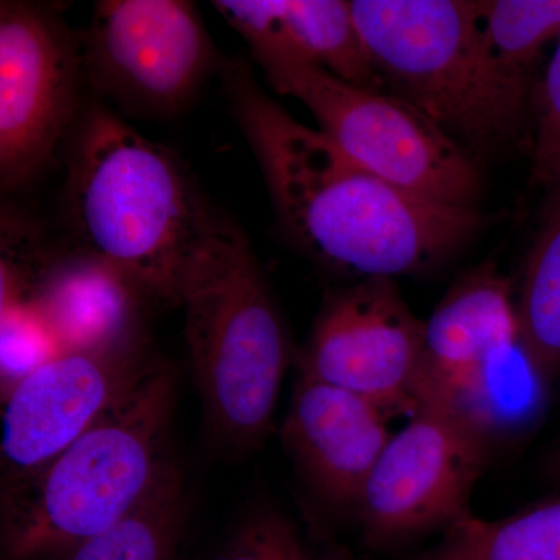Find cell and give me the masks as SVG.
<instances>
[{"label": "cell", "mask_w": 560, "mask_h": 560, "mask_svg": "<svg viewBox=\"0 0 560 560\" xmlns=\"http://www.w3.org/2000/svg\"><path fill=\"white\" fill-rule=\"evenodd\" d=\"M178 307L213 447L230 458L256 451L275 423L289 334L248 238L212 210L187 254Z\"/></svg>", "instance_id": "7a4b0ae2"}, {"label": "cell", "mask_w": 560, "mask_h": 560, "mask_svg": "<svg viewBox=\"0 0 560 560\" xmlns=\"http://www.w3.org/2000/svg\"><path fill=\"white\" fill-rule=\"evenodd\" d=\"M408 560H560V495L495 521L470 512Z\"/></svg>", "instance_id": "d6986e66"}, {"label": "cell", "mask_w": 560, "mask_h": 560, "mask_svg": "<svg viewBox=\"0 0 560 560\" xmlns=\"http://www.w3.org/2000/svg\"><path fill=\"white\" fill-rule=\"evenodd\" d=\"M178 374L158 359L31 480L3 490V560L60 558L142 503L176 463Z\"/></svg>", "instance_id": "3957f363"}, {"label": "cell", "mask_w": 560, "mask_h": 560, "mask_svg": "<svg viewBox=\"0 0 560 560\" xmlns=\"http://www.w3.org/2000/svg\"><path fill=\"white\" fill-rule=\"evenodd\" d=\"M350 7L386 94L420 110L467 150L492 153L521 138L486 69L481 2L352 0Z\"/></svg>", "instance_id": "5b68a950"}, {"label": "cell", "mask_w": 560, "mask_h": 560, "mask_svg": "<svg viewBox=\"0 0 560 560\" xmlns=\"http://www.w3.org/2000/svg\"><path fill=\"white\" fill-rule=\"evenodd\" d=\"M92 88L121 110L165 119L194 105L219 54L184 0H103L83 39Z\"/></svg>", "instance_id": "ba28073f"}, {"label": "cell", "mask_w": 560, "mask_h": 560, "mask_svg": "<svg viewBox=\"0 0 560 560\" xmlns=\"http://www.w3.org/2000/svg\"><path fill=\"white\" fill-rule=\"evenodd\" d=\"M518 341L545 386L560 377V180L551 187L515 301Z\"/></svg>", "instance_id": "e0dca14e"}, {"label": "cell", "mask_w": 560, "mask_h": 560, "mask_svg": "<svg viewBox=\"0 0 560 560\" xmlns=\"http://www.w3.org/2000/svg\"><path fill=\"white\" fill-rule=\"evenodd\" d=\"M529 114L530 183L551 189L560 180V35L544 79L534 88Z\"/></svg>", "instance_id": "7402d4cb"}, {"label": "cell", "mask_w": 560, "mask_h": 560, "mask_svg": "<svg viewBox=\"0 0 560 560\" xmlns=\"http://www.w3.org/2000/svg\"><path fill=\"white\" fill-rule=\"evenodd\" d=\"M544 475L548 482L560 486V440L552 445L545 458Z\"/></svg>", "instance_id": "603a6c76"}, {"label": "cell", "mask_w": 560, "mask_h": 560, "mask_svg": "<svg viewBox=\"0 0 560 560\" xmlns=\"http://www.w3.org/2000/svg\"><path fill=\"white\" fill-rule=\"evenodd\" d=\"M480 31L490 83L504 116L522 135L537 66L560 35V0L481 2Z\"/></svg>", "instance_id": "2e32d148"}, {"label": "cell", "mask_w": 560, "mask_h": 560, "mask_svg": "<svg viewBox=\"0 0 560 560\" xmlns=\"http://www.w3.org/2000/svg\"><path fill=\"white\" fill-rule=\"evenodd\" d=\"M68 194L81 246L116 265L147 301L178 307L209 209L171 151L94 103L81 117Z\"/></svg>", "instance_id": "277c9868"}, {"label": "cell", "mask_w": 560, "mask_h": 560, "mask_svg": "<svg viewBox=\"0 0 560 560\" xmlns=\"http://www.w3.org/2000/svg\"><path fill=\"white\" fill-rule=\"evenodd\" d=\"M0 298V385L3 397L65 350L31 298L11 291H2Z\"/></svg>", "instance_id": "44dd1931"}, {"label": "cell", "mask_w": 560, "mask_h": 560, "mask_svg": "<svg viewBox=\"0 0 560 560\" xmlns=\"http://www.w3.org/2000/svg\"><path fill=\"white\" fill-rule=\"evenodd\" d=\"M150 346L65 352L18 383L3 401V485L31 480L91 429L153 366Z\"/></svg>", "instance_id": "8fae6325"}, {"label": "cell", "mask_w": 560, "mask_h": 560, "mask_svg": "<svg viewBox=\"0 0 560 560\" xmlns=\"http://www.w3.org/2000/svg\"><path fill=\"white\" fill-rule=\"evenodd\" d=\"M276 92L296 98L319 131L368 172L422 200L477 209L481 171L466 147L420 110L363 90L279 47H250Z\"/></svg>", "instance_id": "8992f818"}, {"label": "cell", "mask_w": 560, "mask_h": 560, "mask_svg": "<svg viewBox=\"0 0 560 560\" xmlns=\"http://www.w3.org/2000/svg\"><path fill=\"white\" fill-rule=\"evenodd\" d=\"M490 453V442L458 412L419 407L390 436L364 486L357 518L366 547L394 550L469 515Z\"/></svg>", "instance_id": "52a82bcc"}, {"label": "cell", "mask_w": 560, "mask_h": 560, "mask_svg": "<svg viewBox=\"0 0 560 560\" xmlns=\"http://www.w3.org/2000/svg\"><path fill=\"white\" fill-rule=\"evenodd\" d=\"M388 419L364 397L300 375L280 434L312 492L331 510L357 515L393 436Z\"/></svg>", "instance_id": "7c38bea8"}, {"label": "cell", "mask_w": 560, "mask_h": 560, "mask_svg": "<svg viewBox=\"0 0 560 560\" xmlns=\"http://www.w3.org/2000/svg\"><path fill=\"white\" fill-rule=\"evenodd\" d=\"M425 320L394 279L366 278L320 307L300 359L301 375L350 390L388 418L419 408Z\"/></svg>", "instance_id": "30bf717a"}, {"label": "cell", "mask_w": 560, "mask_h": 560, "mask_svg": "<svg viewBox=\"0 0 560 560\" xmlns=\"http://www.w3.org/2000/svg\"><path fill=\"white\" fill-rule=\"evenodd\" d=\"M215 560H355L352 552L305 517L270 503L250 506L235 523Z\"/></svg>", "instance_id": "ffe728a7"}, {"label": "cell", "mask_w": 560, "mask_h": 560, "mask_svg": "<svg viewBox=\"0 0 560 560\" xmlns=\"http://www.w3.org/2000/svg\"><path fill=\"white\" fill-rule=\"evenodd\" d=\"M224 81L280 223L320 264L363 279L416 275L480 228L477 209L422 200L349 160L323 132L293 119L246 62L228 65Z\"/></svg>", "instance_id": "6da1fadb"}, {"label": "cell", "mask_w": 560, "mask_h": 560, "mask_svg": "<svg viewBox=\"0 0 560 560\" xmlns=\"http://www.w3.org/2000/svg\"><path fill=\"white\" fill-rule=\"evenodd\" d=\"M83 40L57 10L0 7V180L21 189L46 171L81 106Z\"/></svg>", "instance_id": "9c48e42d"}, {"label": "cell", "mask_w": 560, "mask_h": 560, "mask_svg": "<svg viewBox=\"0 0 560 560\" xmlns=\"http://www.w3.org/2000/svg\"><path fill=\"white\" fill-rule=\"evenodd\" d=\"M25 294L43 313L65 352L117 353L149 346V301L116 265L83 248L46 253Z\"/></svg>", "instance_id": "4fadbf2b"}, {"label": "cell", "mask_w": 560, "mask_h": 560, "mask_svg": "<svg viewBox=\"0 0 560 560\" xmlns=\"http://www.w3.org/2000/svg\"><path fill=\"white\" fill-rule=\"evenodd\" d=\"M518 342L510 280L493 265L467 272L425 320L419 407L452 405L490 361Z\"/></svg>", "instance_id": "5bb4252c"}, {"label": "cell", "mask_w": 560, "mask_h": 560, "mask_svg": "<svg viewBox=\"0 0 560 560\" xmlns=\"http://www.w3.org/2000/svg\"><path fill=\"white\" fill-rule=\"evenodd\" d=\"M189 495L175 463L136 510L58 560H179Z\"/></svg>", "instance_id": "ac0fdd59"}, {"label": "cell", "mask_w": 560, "mask_h": 560, "mask_svg": "<svg viewBox=\"0 0 560 560\" xmlns=\"http://www.w3.org/2000/svg\"><path fill=\"white\" fill-rule=\"evenodd\" d=\"M248 47H280L363 90L385 92L350 2L342 0H219L212 2Z\"/></svg>", "instance_id": "9a60e30c"}]
</instances>
